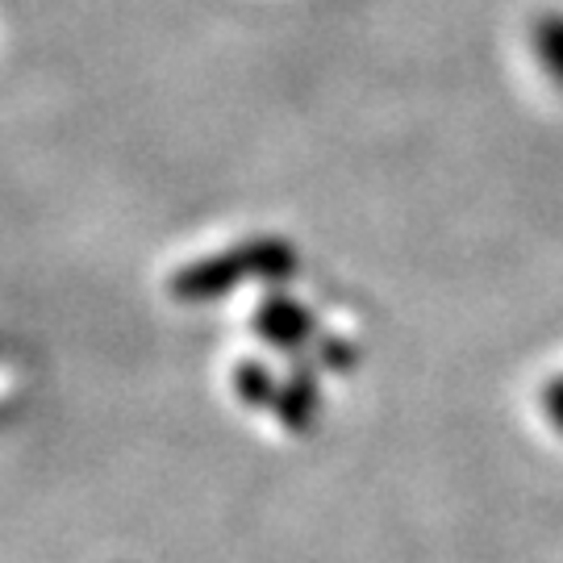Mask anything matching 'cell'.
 Returning <instances> with one entry per match:
<instances>
[{
	"label": "cell",
	"mask_w": 563,
	"mask_h": 563,
	"mask_svg": "<svg viewBox=\"0 0 563 563\" xmlns=\"http://www.w3.org/2000/svg\"><path fill=\"white\" fill-rule=\"evenodd\" d=\"M534 46L547 71L563 84V13H547L534 21Z\"/></svg>",
	"instance_id": "6da1fadb"
}]
</instances>
